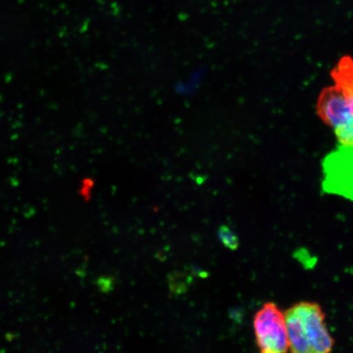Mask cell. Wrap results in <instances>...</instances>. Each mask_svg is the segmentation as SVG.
<instances>
[{"label":"cell","instance_id":"cell-1","mask_svg":"<svg viewBox=\"0 0 353 353\" xmlns=\"http://www.w3.org/2000/svg\"><path fill=\"white\" fill-rule=\"evenodd\" d=\"M334 85L321 92L316 112L339 145L353 147V59L344 56L331 72Z\"/></svg>","mask_w":353,"mask_h":353},{"label":"cell","instance_id":"cell-2","mask_svg":"<svg viewBox=\"0 0 353 353\" xmlns=\"http://www.w3.org/2000/svg\"><path fill=\"white\" fill-rule=\"evenodd\" d=\"M290 350L294 353H328L334 341L319 303L299 302L284 312Z\"/></svg>","mask_w":353,"mask_h":353},{"label":"cell","instance_id":"cell-3","mask_svg":"<svg viewBox=\"0 0 353 353\" xmlns=\"http://www.w3.org/2000/svg\"><path fill=\"white\" fill-rule=\"evenodd\" d=\"M256 344L263 353H285L290 350L284 312L272 302L264 303L253 321Z\"/></svg>","mask_w":353,"mask_h":353},{"label":"cell","instance_id":"cell-4","mask_svg":"<svg viewBox=\"0 0 353 353\" xmlns=\"http://www.w3.org/2000/svg\"><path fill=\"white\" fill-rule=\"evenodd\" d=\"M192 277L187 272L174 271L168 276V283L172 294L181 295L187 292L192 284Z\"/></svg>","mask_w":353,"mask_h":353},{"label":"cell","instance_id":"cell-5","mask_svg":"<svg viewBox=\"0 0 353 353\" xmlns=\"http://www.w3.org/2000/svg\"><path fill=\"white\" fill-rule=\"evenodd\" d=\"M218 235L219 240L225 247L231 250H236L239 247L240 241L238 236L232 231L230 228L221 226L219 228Z\"/></svg>","mask_w":353,"mask_h":353},{"label":"cell","instance_id":"cell-6","mask_svg":"<svg viewBox=\"0 0 353 353\" xmlns=\"http://www.w3.org/2000/svg\"><path fill=\"white\" fill-rule=\"evenodd\" d=\"M99 288L103 293H110L113 290L114 281L112 277L101 276L97 281Z\"/></svg>","mask_w":353,"mask_h":353},{"label":"cell","instance_id":"cell-7","mask_svg":"<svg viewBox=\"0 0 353 353\" xmlns=\"http://www.w3.org/2000/svg\"><path fill=\"white\" fill-rule=\"evenodd\" d=\"M191 272L193 276L201 278H205L208 276V273L203 271L200 267H198L197 265L192 264L191 266Z\"/></svg>","mask_w":353,"mask_h":353}]
</instances>
